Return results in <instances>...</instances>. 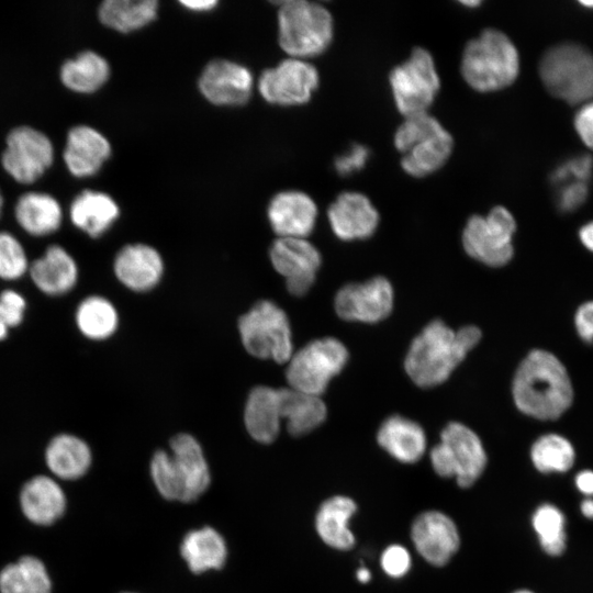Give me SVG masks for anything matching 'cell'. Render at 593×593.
I'll use <instances>...</instances> for the list:
<instances>
[{
    "mask_svg": "<svg viewBox=\"0 0 593 593\" xmlns=\"http://www.w3.org/2000/svg\"><path fill=\"white\" fill-rule=\"evenodd\" d=\"M512 393L522 413L541 421L560 417L573 400L566 367L553 354L542 349L532 350L519 363Z\"/></svg>",
    "mask_w": 593,
    "mask_h": 593,
    "instance_id": "obj_1",
    "label": "cell"
},
{
    "mask_svg": "<svg viewBox=\"0 0 593 593\" xmlns=\"http://www.w3.org/2000/svg\"><path fill=\"white\" fill-rule=\"evenodd\" d=\"M480 339L477 326L454 331L441 321H434L412 342L405 357L406 373L418 387H436L449 378Z\"/></svg>",
    "mask_w": 593,
    "mask_h": 593,
    "instance_id": "obj_2",
    "label": "cell"
},
{
    "mask_svg": "<svg viewBox=\"0 0 593 593\" xmlns=\"http://www.w3.org/2000/svg\"><path fill=\"white\" fill-rule=\"evenodd\" d=\"M150 473L158 492L167 500L192 502L208 489L211 475L199 441L189 434L170 440V454L158 450L150 461Z\"/></svg>",
    "mask_w": 593,
    "mask_h": 593,
    "instance_id": "obj_3",
    "label": "cell"
},
{
    "mask_svg": "<svg viewBox=\"0 0 593 593\" xmlns=\"http://www.w3.org/2000/svg\"><path fill=\"white\" fill-rule=\"evenodd\" d=\"M460 71L473 90L482 93L499 91L516 80L519 54L505 33L485 29L466 44Z\"/></svg>",
    "mask_w": 593,
    "mask_h": 593,
    "instance_id": "obj_4",
    "label": "cell"
},
{
    "mask_svg": "<svg viewBox=\"0 0 593 593\" xmlns=\"http://www.w3.org/2000/svg\"><path fill=\"white\" fill-rule=\"evenodd\" d=\"M393 141L401 154L402 169L416 178L439 170L454 149L451 134L428 112L404 118Z\"/></svg>",
    "mask_w": 593,
    "mask_h": 593,
    "instance_id": "obj_5",
    "label": "cell"
},
{
    "mask_svg": "<svg viewBox=\"0 0 593 593\" xmlns=\"http://www.w3.org/2000/svg\"><path fill=\"white\" fill-rule=\"evenodd\" d=\"M280 47L292 58L306 59L324 53L334 36V22L322 4L306 0L279 2Z\"/></svg>",
    "mask_w": 593,
    "mask_h": 593,
    "instance_id": "obj_6",
    "label": "cell"
},
{
    "mask_svg": "<svg viewBox=\"0 0 593 593\" xmlns=\"http://www.w3.org/2000/svg\"><path fill=\"white\" fill-rule=\"evenodd\" d=\"M539 75L546 89L568 103L593 99V55L581 45L567 43L548 49Z\"/></svg>",
    "mask_w": 593,
    "mask_h": 593,
    "instance_id": "obj_7",
    "label": "cell"
},
{
    "mask_svg": "<svg viewBox=\"0 0 593 593\" xmlns=\"http://www.w3.org/2000/svg\"><path fill=\"white\" fill-rule=\"evenodd\" d=\"M238 331L244 348L256 358L287 363L293 354L289 318L272 301H258L242 315Z\"/></svg>",
    "mask_w": 593,
    "mask_h": 593,
    "instance_id": "obj_8",
    "label": "cell"
},
{
    "mask_svg": "<svg viewBox=\"0 0 593 593\" xmlns=\"http://www.w3.org/2000/svg\"><path fill=\"white\" fill-rule=\"evenodd\" d=\"M348 360L345 345L334 337H323L293 351L287 362L286 379L289 388L321 396L329 381Z\"/></svg>",
    "mask_w": 593,
    "mask_h": 593,
    "instance_id": "obj_9",
    "label": "cell"
},
{
    "mask_svg": "<svg viewBox=\"0 0 593 593\" xmlns=\"http://www.w3.org/2000/svg\"><path fill=\"white\" fill-rule=\"evenodd\" d=\"M391 92L404 116L428 112L440 89V79L432 54L415 47L389 75Z\"/></svg>",
    "mask_w": 593,
    "mask_h": 593,
    "instance_id": "obj_10",
    "label": "cell"
},
{
    "mask_svg": "<svg viewBox=\"0 0 593 593\" xmlns=\"http://www.w3.org/2000/svg\"><path fill=\"white\" fill-rule=\"evenodd\" d=\"M516 222L504 206L496 205L486 215L470 216L462 231V246L473 259L490 267L506 265L513 257Z\"/></svg>",
    "mask_w": 593,
    "mask_h": 593,
    "instance_id": "obj_11",
    "label": "cell"
},
{
    "mask_svg": "<svg viewBox=\"0 0 593 593\" xmlns=\"http://www.w3.org/2000/svg\"><path fill=\"white\" fill-rule=\"evenodd\" d=\"M318 81L317 69L312 64L290 57L261 74L258 90L269 103L299 105L311 99Z\"/></svg>",
    "mask_w": 593,
    "mask_h": 593,
    "instance_id": "obj_12",
    "label": "cell"
},
{
    "mask_svg": "<svg viewBox=\"0 0 593 593\" xmlns=\"http://www.w3.org/2000/svg\"><path fill=\"white\" fill-rule=\"evenodd\" d=\"M54 148L49 138L30 126H19L7 137L2 166L18 182L32 183L52 165Z\"/></svg>",
    "mask_w": 593,
    "mask_h": 593,
    "instance_id": "obj_13",
    "label": "cell"
},
{
    "mask_svg": "<svg viewBox=\"0 0 593 593\" xmlns=\"http://www.w3.org/2000/svg\"><path fill=\"white\" fill-rule=\"evenodd\" d=\"M269 257L294 296L309 292L322 262L317 248L306 238L299 237H278L270 247Z\"/></svg>",
    "mask_w": 593,
    "mask_h": 593,
    "instance_id": "obj_14",
    "label": "cell"
},
{
    "mask_svg": "<svg viewBox=\"0 0 593 593\" xmlns=\"http://www.w3.org/2000/svg\"><path fill=\"white\" fill-rule=\"evenodd\" d=\"M410 535L417 553L434 567L446 566L460 547L458 526L438 510L419 513L412 523Z\"/></svg>",
    "mask_w": 593,
    "mask_h": 593,
    "instance_id": "obj_15",
    "label": "cell"
},
{
    "mask_svg": "<svg viewBox=\"0 0 593 593\" xmlns=\"http://www.w3.org/2000/svg\"><path fill=\"white\" fill-rule=\"evenodd\" d=\"M334 305L337 315L345 321L377 323L392 311L393 289L383 277L349 283L336 293Z\"/></svg>",
    "mask_w": 593,
    "mask_h": 593,
    "instance_id": "obj_16",
    "label": "cell"
},
{
    "mask_svg": "<svg viewBox=\"0 0 593 593\" xmlns=\"http://www.w3.org/2000/svg\"><path fill=\"white\" fill-rule=\"evenodd\" d=\"M462 489L472 486L483 474L488 456L480 437L468 426L451 422L441 430L440 441Z\"/></svg>",
    "mask_w": 593,
    "mask_h": 593,
    "instance_id": "obj_17",
    "label": "cell"
},
{
    "mask_svg": "<svg viewBox=\"0 0 593 593\" xmlns=\"http://www.w3.org/2000/svg\"><path fill=\"white\" fill-rule=\"evenodd\" d=\"M253 75L245 66L225 59L209 63L199 78L203 97L216 105H240L250 97Z\"/></svg>",
    "mask_w": 593,
    "mask_h": 593,
    "instance_id": "obj_18",
    "label": "cell"
},
{
    "mask_svg": "<svg viewBox=\"0 0 593 593\" xmlns=\"http://www.w3.org/2000/svg\"><path fill=\"white\" fill-rule=\"evenodd\" d=\"M19 505L24 518L37 527H51L67 510V496L61 483L51 474H36L22 485Z\"/></svg>",
    "mask_w": 593,
    "mask_h": 593,
    "instance_id": "obj_19",
    "label": "cell"
},
{
    "mask_svg": "<svg viewBox=\"0 0 593 593\" xmlns=\"http://www.w3.org/2000/svg\"><path fill=\"white\" fill-rule=\"evenodd\" d=\"M327 216L333 233L345 242L371 237L380 221L370 199L356 191L342 192L329 205Z\"/></svg>",
    "mask_w": 593,
    "mask_h": 593,
    "instance_id": "obj_20",
    "label": "cell"
},
{
    "mask_svg": "<svg viewBox=\"0 0 593 593\" xmlns=\"http://www.w3.org/2000/svg\"><path fill=\"white\" fill-rule=\"evenodd\" d=\"M48 473L60 482H75L85 478L93 463V450L80 435L61 430L53 435L44 449Z\"/></svg>",
    "mask_w": 593,
    "mask_h": 593,
    "instance_id": "obj_21",
    "label": "cell"
},
{
    "mask_svg": "<svg viewBox=\"0 0 593 593\" xmlns=\"http://www.w3.org/2000/svg\"><path fill=\"white\" fill-rule=\"evenodd\" d=\"M316 217L313 199L296 190L279 192L268 206V220L279 237L306 238L314 230Z\"/></svg>",
    "mask_w": 593,
    "mask_h": 593,
    "instance_id": "obj_22",
    "label": "cell"
},
{
    "mask_svg": "<svg viewBox=\"0 0 593 593\" xmlns=\"http://www.w3.org/2000/svg\"><path fill=\"white\" fill-rule=\"evenodd\" d=\"M113 270L118 280L136 292L149 291L157 286L164 262L159 253L145 244L124 246L115 256Z\"/></svg>",
    "mask_w": 593,
    "mask_h": 593,
    "instance_id": "obj_23",
    "label": "cell"
},
{
    "mask_svg": "<svg viewBox=\"0 0 593 593\" xmlns=\"http://www.w3.org/2000/svg\"><path fill=\"white\" fill-rule=\"evenodd\" d=\"M27 273L33 284L48 296L69 293L79 277L76 260L59 245H51L41 257L30 262Z\"/></svg>",
    "mask_w": 593,
    "mask_h": 593,
    "instance_id": "obj_24",
    "label": "cell"
},
{
    "mask_svg": "<svg viewBox=\"0 0 593 593\" xmlns=\"http://www.w3.org/2000/svg\"><path fill=\"white\" fill-rule=\"evenodd\" d=\"M110 154L111 145L99 131L87 125H78L68 132L64 160L74 176L94 175Z\"/></svg>",
    "mask_w": 593,
    "mask_h": 593,
    "instance_id": "obj_25",
    "label": "cell"
},
{
    "mask_svg": "<svg viewBox=\"0 0 593 593\" xmlns=\"http://www.w3.org/2000/svg\"><path fill=\"white\" fill-rule=\"evenodd\" d=\"M357 508L355 500L347 495L331 496L320 505L315 529L325 545L339 551L355 547L356 537L349 524Z\"/></svg>",
    "mask_w": 593,
    "mask_h": 593,
    "instance_id": "obj_26",
    "label": "cell"
},
{
    "mask_svg": "<svg viewBox=\"0 0 593 593\" xmlns=\"http://www.w3.org/2000/svg\"><path fill=\"white\" fill-rule=\"evenodd\" d=\"M377 443L392 458L409 465L417 462L426 450L424 429L400 415L390 416L380 425Z\"/></svg>",
    "mask_w": 593,
    "mask_h": 593,
    "instance_id": "obj_27",
    "label": "cell"
},
{
    "mask_svg": "<svg viewBox=\"0 0 593 593\" xmlns=\"http://www.w3.org/2000/svg\"><path fill=\"white\" fill-rule=\"evenodd\" d=\"M281 421L278 389L255 387L248 394L244 411L248 434L258 443L270 444L279 434Z\"/></svg>",
    "mask_w": 593,
    "mask_h": 593,
    "instance_id": "obj_28",
    "label": "cell"
},
{
    "mask_svg": "<svg viewBox=\"0 0 593 593\" xmlns=\"http://www.w3.org/2000/svg\"><path fill=\"white\" fill-rule=\"evenodd\" d=\"M281 418L292 436H303L317 428L326 418V405L321 396L291 388L278 389Z\"/></svg>",
    "mask_w": 593,
    "mask_h": 593,
    "instance_id": "obj_29",
    "label": "cell"
},
{
    "mask_svg": "<svg viewBox=\"0 0 593 593\" xmlns=\"http://www.w3.org/2000/svg\"><path fill=\"white\" fill-rule=\"evenodd\" d=\"M120 209L107 193L85 190L70 205L72 224L91 237L103 235L116 221Z\"/></svg>",
    "mask_w": 593,
    "mask_h": 593,
    "instance_id": "obj_30",
    "label": "cell"
},
{
    "mask_svg": "<svg viewBox=\"0 0 593 593\" xmlns=\"http://www.w3.org/2000/svg\"><path fill=\"white\" fill-rule=\"evenodd\" d=\"M14 214L19 225L32 236H46L56 232L63 212L55 198L42 192H27L15 204Z\"/></svg>",
    "mask_w": 593,
    "mask_h": 593,
    "instance_id": "obj_31",
    "label": "cell"
},
{
    "mask_svg": "<svg viewBox=\"0 0 593 593\" xmlns=\"http://www.w3.org/2000/svg\"><path fill=\"white\" fill-rule=\"evenodd\" d=\"M180 551L193 573L220 569L227 557L224 538L209 526L188 533L181 542Z\"/></svg>",
    "mask_w": 593,
    "mask_h": 593,
    "instance_id": "obj_32",
    "label": "cell"
},
{
    "mask_svg": "<svg viewBox=\"0 0 593 593\" xmlns=\"http://www.w3.org/2000/svg\"><path fill=\"white\" fill-rule=\"evenodd\" d=\"M53 582L44 562L31 555L20 557L0 571V593H52Z\"/></svg>",
    "mask_w": 593,
    "mask_h": 593,
    "instance_id": "obj_33",
    "label": "cell"
},
{
    "mask_svg": "<svg viewBox=\"0 0 593 593\" xmlns=\"http://www.w3.org/2000/svg\"><path fill=\"white\" fill-rule=\"evenodd\" d=\"M155 0H107L99 7V19L108 27L121 33L139 30L157 16Z\"/></svg>",
    "mask_w": 593,
    "mask_h": 593,
    "instance_id": "obj_34",
    "label": "cell"
},
{
    "mask_svg": "<svg viewBox=\"0 0 593 593\" xmlns=\"http://www.w3.org/2000/svg\"><path fill=\"white\" fill-rule=\"evenodd\" d=\"M110 67L99 54L86 51L76 58L67 60L60 69V79L70 90L91 93L101 88L108 80Z\"/></svg>",
    "mask_w": 593,
    "mask_h": 593,
    "instance_id": "obj_35",
    "label": "cell"
},
{
    "mask_svg": "<svg viewBox=\"0 0 593 593\" xmlns=\"http://www.w3.org/2000/svg\"><path fill=\"white\" fill-rule=\"evenodd\" d=\"M75 322L78 331L88 339L104 340L115 333L119 315L107 298L90 295L78 304Z\"/></svg>",
    "mask_w": 593,
    "mask_h": 593,
    "instance_id": "obj_36",
    "label": "cell"
},
{
    "mask_svg": "<svg viewBox=\"0 0 593 593\" xmlns=\"http://www.w3.org/2000/svg\"><path fill=\"white\" fill-rule=\"evenodd\" d=\"M534 467L541 473L566 472L574 463L572 444L561 435L547 434L535 440L530 448Z\"/></svg>",
    "mask_w": 593,
    "mask_h": 593,
    "instance_id": "obj_37",
    "label": "cell"
},
{
    "mask_svg": "<svg viewBox=\"0 0 593 593\" xmlns=\"http://www.w3.org/2000/svg\"><path fill=\"white\" fill-rule=\"evenodd\" d=\"M532 526L541 549L549 556L557 557L567 547L566 518L563 513L553 504L544 503L533 513Z\"/></svg>",
    "mask_w": 593,
    "mask_h": 593,
    "instance_id": "obj_38",
    "label": "cell"
},
{
    "mask_svg": "<svg viewBox=\"0 0 593 593\" xmlns=\"http://www.w3.org/2000/svg\"><path fill=\"white\" fill-rule=\"evenodd\" d=\"M30 261L22 244L10 233L0 232V279L14 281L29 272Z\"/></svg>",
    "mask_w": 593,
    "mask_h": 593,
    "instance_id": "obj_39",
    "label": "cell"
},
{
    "mask_svg": "<svg viewBox=\"0 0 593 593\" xmlns=\"http://www.w3.org/2000/svg\"><path fill=\"white\" fill-rule=\"evenodd\" d=\"M380 566L388 577L401 579L411 570L412 557L407 548L400 544H392L382 551Z\"/></svg>",
    "mask_w": 593,
    "mask_h": 593,
    "instance_id": "obj_40",
    "label": "cell"
},
{
    "mask_svg": "<svg viewBox=\"0 0 593 593\" xmlns=\"http://www.w3.org/2000/svg\"><path fill=\"white\" fill-rule=\"evenodd\" d=\"M25 310L26 301L18 291L5 289L0 293V321L9 329L23 322Z\"/></svg>",
    "mask_w": 593,
    "mask_h": 593,
    "instance_id": "obj_41",
    "label": "cell"
},
{
    "mask_svg": "<svg viewBox=\"0 0 593 593\" xmlns=\"http://www.w3.org/2000/svg\"><path fill=\"white\" fill-rule=\"evenodd\" d=\"M370 150L361 144H353L350 148L336 157L334 166L340 176H349L361 170L368 159Z\"/></svg>",
    "mask_w": 593,
    "mask_h": 593,
    "instance_id": "obj_42",
    "label": "cell"
},
{
    "mask_svg": "<svg viewBox=\"0 0 593 593\" xmlns=\"http://www.w3.org/2000/svg\"><path fill=\"white\" fill-rule=\"evenodd\" d=\"M592 159L589 156L573 158L558 167L552 174V181L556 184L563 183L570 179L586 182L591 175Z\"/></svg>",
    "mask_w": 593,
    "mask_h": 593,
    "instance_id": "obj_43",
    "label": "cell"
},
{
    "mask_svg": "<svg viewBox=\"0 0 593 593\" xmlns=\"http://www.w3.org/2000/svg\"><path fill=\"white\" fill-rule=\"evenodd\" d=\"M588 197V184L582 181H572L561 188L558 195V204L563 211H572L579 208Z\"/></svg>",
    "mask_w": 593,
    "mask_h": 593,
    "instance_id": "obj_44",
    "label": "cell"
},
{
    "mask_svg": "<svg viewBox=\"0 0 593 593\" xmlns=\"http://www.w3.org/2000/svg\"><path fill=\"white\" fill-rule=\"evenodd\" d=\"M574 126L582 142L593 148V101L583 104L577 112Z\"/></svg>",
    "mask_w": 593,
    "mask_h": 593,
    "instance_id": "obj_45",
    "label": "cell"
},
{
    "mask_svg": "<svg viewBox=\"0 0 593 593\" xmlns=\"http://www.w3.org/2000/svg\"><path fill=\"white\" fill-rule=\"evenodd\" d=\"M574 325L583 340H593V301H588L578 307L574 315Z\"/></svg>",
    "mask_w": 593,
    "mask_h": 593,
    "instance_id": "obj_46",
    "label": "cell"
},
{
    "mask_svg": "<svg viewBox=\"0 0 593 593\" xmlns=\"http://www.w3.org/2000/svg\"><path fill=\"white\" fill-rule=\"evenodd\" d=\"M575 486L588 496L593 495V471L583 470L575 475Z\"/></svg>",
    "mask_w": 593,
    "mask_h": 593,
    "instance_id": "obj_47",
    "label": "cell"
},
{
    "mask_svg": "<svg viewBox=\"0 0 593 593\" xmlns=\"http://www.w3.org/2000/svg\"><path fill=\"white\" fill-rule=\"evenodd\" d=\"M180 3L191 10V11H195V12H204V11H210L212 10L216 4L217 2L214 1V0H191V1H180Z\"/></svg>",
    "mask_w": 593,
    "mask_h": 593,
    "instance_id": "obj_48",
    "label": "cell"
},
{
    "mask_svg": "<svg viewBox=\"0 0 593 593\" xmlns=\"http://www.w3.org/2000/svg\"><path fill=\"white\" fill-rule=\"evenodd\" d=\"M581 243L593 251V221L581 227L579 232Z\"/></svg>",
    "mask_w": 593,
    "mask_h": 593,
    "instance_id": "obj_49",
    "label": "cell"
},
{
    "mask_svg": "<svg viewBox=\"0 0 593 593\" xmlns=\"http://www.w3.org/2000/svg\"><path fill=\"white\" fill-rule=\"evenodd\" d=\"M581 512L586 518L593 519V499L588 497L581 503Z\"/></svg>",
    "mask_w": 593,
    "mask_h": 593,
    "instance_id": "obj_50",
    "label": "cell"
},
{
    "mask_svg": "<svg viewBox=\"0 0 593 593\" xmlns=\"http://www.w3.org/2000/svg\"><path fill=\"white\" fill-rule=\"evenodd\" d=\"M356 578L360 583H368L371 580V572L366 567H360L356 571Z\"/></svg>",
    "mask_w": 593,
    "mask_h": 593,
    "instance_id": "obj_51",
    "label": "cell"
},
{
    "mask_svg": "<svg viewBox=\"0 0 593 593\" xmlns=\"http://www.w3.org/2000/svg\"><path fill=\"white\" fill-rule=\"evenodd\" d=\"M9 328L0 321V342L8 336Z\"/></svg>",
    "mask_w": 593,
    "mask_h": 593,
    "instance_id": "obj_52",
    "label": "cell"
},
{
    "mask_svg": "<svg viewBox=\"0 0 593 593\" xmlns=\"http://www.w3.org/2000/svg\"><path fill=\"white\" fill-rule=\"evenodd\" d=\"M463 5H468V7H475V5H479L480 2L479 1H462L461 2Z\"/></svg>",
    "mask_w": 593,
    "mask_h": 593,
    "instance_id": "obj_53",
    "label": "cell"
},
{
    "mask_svg": "<svg viewBox=\"0 0 593 593\" xmlns=\"http://www.w3.org/2000/svg\"><path fill=\"white\" fill-rule=\"evenodd\" d=\"M583 5L588 7V8H593V1L590 0V1H582L581 2Z\"/></svg>",
    "mask_w": 593,
    "mask_h": 593,
    "instance_id": "obj_54",
    "label": "cell"
},
{
    "mask_svg": "<svg viewBox=\"0 0 593 593\" xmlns=\"http://www.w3.org/2000/svg\"><path fill=\"white\" fill-rule=\"evenodd\" d=\"M514 593H534V592H532L529 590H517Z\"/></svg>",
    "mask_w": 593,
    "mask_h": 593,
    "instance_id": "obj_55",
    "label": "cell"
},
{
    "mask_svg": "<svg viewBox=\"0 0 593 593\" xmlns=\"http://www.w3.org/2000/svg\"><path fill=\"white\" fill-rule=\"evenodd\" d=\"M2 204H3V199H2V195H1V192H0V213H1Z\"/></svg>",
    "mask_w": 593,
    "mask_h": 593,
    "instance_id": "obj_56",
    "label": "cell"
},
{
    "mask_svg": "<svg viewBox=\"0 0 593 593\" xmlns=\"http://www.w3.org/2000/svg\"><path fill=\"white\" fill-rule=\"evenodd\" d=\"M121 593H133V592H121Z\"/></svg>",
    "mask_w": 593,
    "mask_h": 593,
    "instance_id": "obj_57",
    "label": "cell"
}]
</instances>
